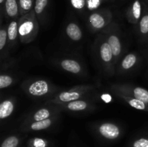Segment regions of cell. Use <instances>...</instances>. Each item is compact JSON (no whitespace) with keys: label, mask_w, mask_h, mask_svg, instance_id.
Here are the masks:
<instances>
[{"label":"cell","mask_w":148,"mask_h":147,"mask_svg":"<svg viewBox=\"0 0 148 147\" xmlns=\"http://www.w3.org/2000/svg\"><path fill=\"white\" fill-rule=\"evenodd\" d=\"M35 11L32 10L30 12L22 16L19 22V35L22 39V41L30 38L32 36H35L36 30H37V22L35 17Z\"/></svg>","instance_id":"obj_1"},{"label":"cell","mask_w":148,"mask_h":147,"mask_svg":"<svg viewBox=\"0 0 148 147\" xmlns=\"http://www.w3.org/2000/svg\"><path fill=\"white\" fill-rule=\"evenodd\" d=\"M88 86H77L67 91L59 93L55 98L56 103H65V102H70L72 101L77 100L82 97V95L88 90Z\"/></svg>","instance_id":"obj_2"},{"label":"cell","mask_w":148,"mask_h":147,"mask_svg":"<svg viewBox=\"0 0 148 147\" xmlns=\"http://www.w3.org/2000/svg\"><path fill=\"white\" fill-rule=\"evenodd\" d=\"M111 18V14L106 10L92 12L89 17V22L92 27L96 30L105 27Z\"/></svg>","instance_id":"obj_3"},{"label":"cell","mask_w":148,"mask_h":147,"mask_svg":"<svg viewBox=\"0 0 148 147\" xmlns=\"http://www.w3.org/2000/svg\"><path fill=\"white\" fill-rule=\"evenodd\" d=\"M50 85L44 79H38L30 84L27 87V92L32 96L42 97L50 92Z\"/></svg>","instance_id":"obj_4"},{"label":"cell","mask_w":148,"mask_h":147,"mask_svg":"<svg viewBox=\"0 0 148 147\" xmlns=\"http://www.w3.org/2000/svg\"><path fill=\"white\" fill-rule=\"evenodd\" d=\"M101 135L108 139H116L120 135V129L116 125L111 122H105L101 124L98 128Z\"/></svg>","instance_id":"obj_5"},{"label":"cell","mask_w":148,"mask_h":147,"mask_svg":"<svg viewBox=\"0 0 148 147\" xmlns=\"http://www.w3.org/2000/svg\"><path fill=\"white\" fill-rule=\"evenodd\" d=\"M124 91L130 95V96L135 97L140 100L143 101L145 103L148 104V90L145 88L140 87H130L124 89Z\"/></svg>","instance_id":"obj_6"},{"label":"cell","mask_w":148,"mask_h":147,"mask_svg":"<svg viewBox=\"0 0 148 147\" xmlns=\"http://www.w3.org/2000/svg\"><path fill=\"white\" fill-rule=\"evenodd\" d=\"M4 7L5 14L10 18H15L20 14L18 0H5Z\"/></svg>","instance_id":"obj_7"},{"label":"cell","mask_w":148,"mask_h":147,"mask_svg":"<svg viewBox=\"0 0 148 147\" xmlns=\"http://www.w3.org/2000/svg\"><path fill=\"white\" fill-rule=\"evenodd\" d=\"M142 14L143 10L141 2L140 0H134L129 10V17L134 21V22H137L141 19Z\"/></svg>","instance_id":"obj_8"},{"label":"cell","mask_w":148,"mask_h":147,"mask_svg":"<svg viewBox=\"0 0 148 147\" xmlns=\"http://www.w3.org/2000/svg\"><path fill=\"white\" fill-rule=\"evenodd\" d=\"M120 96L132 107L134 109L140 110L147 111L148 112V104L145 103L143 101L140 100L135 97L132 96H127L124 95H120Z\"/></svg>","instance_id":"obj_9"},{"label":"cell","mask_w":148,"mask_h":147,"mask_svg":"<svg viewBox=\"0 0 148 147\" xmlns=\"http://www.w3.org/2000/svg\"><path fill=\"white\" fill-rule=\"evenodd\" d=\"M107 41L109 43L114 57L115 59L118 58L121 52V44L119 37L116 35L111 34L108 36Z\"/></svg>","instance_id":"obj_10"},{"label":"cell","mask_w":148,"mask_h":147,"mask_svg":"<svg viewBox=\"0 0 148 147\" xmlns=\"http://www.w3.org/2000/svg\"><path fill=\"white\" fill-rule=\"evenodd\" d=\"M61 66L65 71L72 74H79L81 71L80 64L73 59H64L61 61Z\"/></svg>","instance_id":"obj_11"},{"label":"cell","mask_w":148,"mask_h":147,"mask_svg":"<svg viewBox=\"0 0 148 147\" xmlns=\"http://www.w3.org/2000/svg\"><path fill=\"white\" fill-rule=\"evenodd\" d=\"M66 33L68 37L74 41H78L81 40L82 33L79 26L75 22H70L68 24L66 28Z\"/></svg>","instance_id":"obj_12"},{"label":"cell","mask_w":148,"mask_h":147,"mask_svg":"<svg viewBox=\"0 0 148 147\" xmlns=\"http://www.w3.org/2000/svg\"><path fill=\"white\" fill-rule=\"evenodd\" d=\"M100 56L104 63H110L112 61L114 55L108 41H104L100 47Z\"/></svg>","instance_id":"obj_13"},{"label":"cell","mask_w":148,"mask_h":147,"mask_svg":"<svg viewBox=\"0 0 148 147\" xmlns=\"http://www.w3.org/2000/svg\"><path fill=\"white\" fill-rule=\"evenodd\" d=\"M14 110V104L10 99L3 101L0 105V118L1 120L7 118Z\"/></svg>","instance_id":"obj_14"},{"label":"cell","mask_w":148,"mask_h":147,"mask_svg":"<svg viewBox=\"0 0 148 147\" xmlns=\"http://www.w3.org/2000/svg\"><path fill=\"white\" fill-rule=\"evenodd\" d=\"M139 22L140 33L144 37H148V7L147 5H145L142 17Z\"/></svg>","instance_id":"obj_15"},{"label":"cell","mask_w":148,"mask_h":147,"mask_svg":"<svg viewBox=\"0 0 148 147\" xmlns=\"http://www.w3.org/2000/svg\"><path fill=\"white\" fill-rule=\"evenodd\" d=\"M18 4L20 15L23 16L32 11L34 0H18Z\"/></svg>","instance_id":"obj_16"},{"label":"cell","mask_w":148,"mask_h":147,"mask_svg":"<svg viewBox=\"0 0 148 147\" xmlns=\"http://www.w3.org/2000/svg\"><path fill=\"white\" fill-rule=\"evenodd\" d=\"M88 106V104L87 102L84 100H75L72 102H68L66 105V108L68 110L71 111H82L87 109Z\"/></svg>","instance_id":"obj_17"},{"label":"cell","mask_w":148,"mask_h":147,"mask_svg":"<svg viewBox=\"0 0 148 147\" xmlns=\"http://www.w3.org/2000/svg\"><path fill=\"white\" fill-rule=\"evenodd\" d=\"M137 61V56L134 53L127 55L121 61V67L125 70H128L132 68Z\"/></svg>","instance_id":"obj_18"},{"label":"cell","mask_w":148,"mask_h":147,"mask_svg":"<svg viewBox=\"0 0 148 147\" xmlns=\"http://www.w3.org/2000/svg\"><path fill=\"white\" fill-rule=\"evenodd\" d=\"M19 23L15 20H13L9 24L7 27V35H8V39L10 41H14L17 38V35H19L18 32Z\"/></svg>","instance_id":"obj_19"},{"label":"cell","mask_w":148,"mask_h":147,"mask_svg":"<svg viewBox=\"0 0 148 147\" xmlns=\"http://www.w3.org/2000/svg\"><path fill=\"white\" fill-rule=\"evenodd\" d=\"M52 123V120L50 118L43 120L40 121H35L34 122L31 124L30 128L33 131H40V130L46 129L49 127L51 126Z\"/></svg>","instance_id":"obj_20"},{"label":"cell","mask_w":148,"mask_h":147,"mask_svg":"<svg viewBox=\"0 0 148 147\" xmlns=\"http://www.w3.org/2000/svg\"><path fill=\"white\" fill-rule=\"evenodd\" d=\"M51 115L50 111L46 108H41L38 110L33 115V120L35 121H40L49 118Z\"/></svg>","instance_id":"obj_21"},{"label":"cell","mask_w":148,"mask_h":147,"mask_svg":"<svg viewBox=\"0 0 148 147\" xmlns=\"http://www.w3.org/2000/svg\"><path fill=\"white\" fill-rule=\"evenodd\" d=\"M49 0H36L35 1L34 11L36 14L40 15L44 11L45 8L47 7Z\"/></svg>","instance_id":"obj_22"},{"label":"cell","mask_w":148,"mask_h":147,"mask_svg":"<svg viewBox=\"0 0 148 147\" xmlns=\"http://www.w3.org/2000/svg\"><path fill=\"white\" fill-rule=\"evenodd\" d=\"M19 144L18 138L16 136H10L3 141L1 147H17Z\"/></svg>","instance_id":"obj_23"},{"label":"cell","mask_w":148,"mask_h":147,"mask_svg":"<svg viewBox=\"0 0 148 147\" xmlns=\"http://www.w3.org/2000/svg\"><path fill=\"white\" fill-rule=\"evenodd\" d=\"M13 79L10 76L7 74H1L0 76V88L4 89L8 87L12 84Z\"/></svg>","instance_id":"obj_24"},{"label":"cell","mask_w":148,"mask_h":147,"mask_svg":"<svg viewBox=\"0 0 148 147\" xmlns=\"http://www.w3.org/2000/svg\"><path fill=\"white\" fill-rule=\"evenodd\" d=\"M7 37H8L7 30L4 28L1 29V31H0V50H2L4 46H6Z\"/></svg>","instance_id":"obj_25"},{"label":"cell","mask_w":148,"mask_h":147,"mask_svg":"<svg viewBox=\"0 0 148 147\" xmlns=\"http://www.w3.org/2000/svg\"><path fill=\"white\" fill-rule=\"evenodd\" d=\"M72 7L77 10H82L86 5V0H70Z\"/></svg>","instance_id":"obj_26"},{"label":"cell","mask_w":148,"mask_h":147,"mask_svg":"<svg viewBox=\"0 0 148 147\" xmlns=\"http://www.w3.org/2000/svg\"><path fill=\"white\" fill-rule=\"evenodd\" d=\"M102 0H86V4L89 10H95L101 4Z\"/></svg>","instance_id":"obj_27"},{"label":"cell","mask_w":148,"mask_h":147,"mask_svg":"<svg viewBox=\"0 0 148 147\" xmlns=\"http://www.w3.org/2000/svg\"><path fill=\"white\" fill-rule=\"evenodd\" d=\"M133 147H148V138H142L137 139L133 144Z\"/></svg>","instance_id":"obj_28"},{"label":"cell","mask_w":148,"mask_h":147,"mask_svg":"<svg viewBox=\"0 0 148 147\" xmlns=\"http://www.w3.org/2000/svg\"><path fill=\"white\" fill-rule=\"evenodd\" d=\"M33 145L35 147H46V142L41 138H35Z\"/></svg>","instance_id":"obj_29"},{"label":"cell","mask_w":148,"mask_h":147,"mask_svg":"<svg viewBox=\"0 0 148 147\" xmlns=\"http://www.w3.org/2000/svg\"><path fill=\"white\" fill-rule=\"evenodd\" d=\"M101 98H102L104 102H109L111 100V96H110L109 95H108V94H105V95H103L102 97H101Z\"/></svg>","instance_id":"obj_30"},{"label":"cell","mask_w":148,"mask_h":147,"mask_svg":"<svg viewBox=\"0 0 148 147\" xmlns=\"http://www.w3.org/2000/svg\"><path fill=\"white\" fill-rule=\"evenodd\" d=\"M4 3H5V0H0V4L1 6V8H2L3 6L4 5Z\"/></svg>","instance_id":"obj_31"},{"label":"cell","mask_w":148,"mask_h":147,"mask_svg":"<svg viewBox=\"0 0 148 147\" xmlns=\"http://www.w3.org/2000/svg\"><path fill=\"white\" fill-rule=\"evenodd\" d=\"M147 1H148V0H147Z\"/></svg>","instance_id":"obj_32"}]
</instances>
